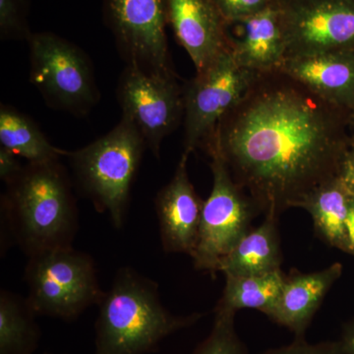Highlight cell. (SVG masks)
Segmentation results:
<instances>
[{
    "mask_svg": "<svg viewBox=\"0 0 354 354\" xmlns=\"http://www.w3.org/2000/svg\"><path fill=\"white\" fill-rule=\"evenodd\" d=\"M44 354H55V353H44Z\"/></svg>",
    "mask_w": 354,
    "mask_h": 354,
    "instance_id": "4dcf8cb0",
    "label": "cell"
},
{
    "mask_svg": "<svg viewBox=\"0 0 354 354\" xmlns=\"http://www.w3.org/2000/svg\"><path fill=\"white\" fill-rule=\"evenodd\" d=\"M342 274L341 263L309 274L293 270L285 276L281 297L270 318L295 333V337H304L324 298Z\"/></svg>",
    "mask_w": 354,
    "mask_h": 354,
    "instance_id": "9a60e30c",
    "label": "cell"
},
{
    "mask_svg": "<svg viewBox=\"0 0 354 354\" xmlns=\"http://www.w3.org/2000/svg\"><path fill=\"white\" fill-rule=\"evenodd\" d=\"M27 0H0V34L2 39H29Z\"/></svg>",
    "mask_w": 354,
    "mask_h": 354,
    "instance_id": "603a6c76",
    "label": "cell"
},
{
    "mask_svg": "<svg viewBox=\"0 0 354 354\" xmlns=\"http://www.w3.org/2000/svg\"><path fill=\"white\" fill-rule=\"evenodd\" d=\"M339 342L342 354H354V320L344 324Z\"/></svg>",
    "mask_w": 354,
    "mask_h": 354,
    "instance_id": "83f0119b",
    "label": "cell"
},
{
    "mask_svg": "<svg viewBox=\"0 0 354 354\" xmlns=\"http://www.w3.org/2000/svg\"><path fill=\"white\" fill-rule=\"evenodd\" d=\"M24 167L18 162L17 156L10 151L0 148V178L4 183H12L20 176Z\"/></svg>",
    "mask_w": 354,
    "mask_h": 354,
    "instance_id": "484cf974",
    "label": "cell"
},
{
    "mask_svg": "<svg viewBox=\"0 0 354 354\" xmlns=\"http://www.w3.org/2000/svg\"><path fill=\"white\" fill-rule=\"evenodd\" d=\"M262 354H342V351L339 341L312 344L304 337H295L290 346L270 349Z\"/></svg>",
    "mask_w": 354,
    "mask_h": 354,
    "instance_id": "d4e9b609",
    "label": "cell"
},
{
    "mask_svg": "<svg viewBox=\"0 0 354 354\" xmlns=\"http://www.w3.org/2000/svg\"><path fill=\"white\" fill-rule=\"evenodd\" d=\"M236 24L241 36L230 38L236 62L254 72L278 69L286 59V43L277 2Z\"/></svg>",
    "mask_w": 354,
    "mask_h": 354,
    "instance_id": "2e32d148",
    "label": "cell"
},
{
    "mask_svg": "<svg viewBox=\"0 0 354 354\" xmlns=\"http://www.w3.org/2000/svg\"><path fill=\"white\" fill-rule=\"evenodd\" d=\"M324 101L354 111V50L328 51L286 58L279 67Z\"/></svg>",
    "mask_w": 354,
    "mask_h": 354,
    "instance_id": "5bb4252c",
    "label": "cell"
},
{
    "mask_svg": "<svg viewBox=\"0 0 354 354\" xmlns=\"http://www.w3.org/2000/svg\"><path fill=\"white\" fill-rule=\"evenodd\" d=\"M286 58L354 50V0H277Z\"/></svg>",
    "mask_w": 354,
    "mask_h": 354,
    "instance_id": "30bf717a",
    "label": "cell"
},
{
    "mask_svg": "<svg viewBox=\"0 0 354 354\" xmlns=\"http://www.w3.org/2000/svg\"><path fill=\"white\" fill-rule=\"evenodd\" d=\"M346 227H348L349 245H351V254L354 255V198L353 203H351V209H349L348 221H346Z\"/></svg>",
    "mask_w": 354,
    "mask_h": 354,
    "instance_id": "f1b7e54d",
    "label": "cell"
},
{
    "mask_svg": "<svg viewBox=\"0 0 354 354\" xmlns=\"http://www.w3.org/2000/svg\"><path fill=\"white\" fill-rule=\"evenodd\" d=\"M27 298L0 292V354H35L41 332Z\"/></svg>",
    "mask_w": 354,
    "mask_h": 354,
    "instance_id": "44dd1931",
    "label": "cell"
},
{
    "mask_svg": "<svg viewBox=\"0 0 354 354\" xmlns=\"http://www.w3.org/2000/svg\"><path fill=\"white\" fill-rule=\"evenodd\" d=\"M349 135H351V145L354 146V111L349 116Z\"/></svg>",
    "mask_w": 354,
    "mask_h": 354,
    "instance_id": "f546056e",
    "label": "cell"
},
{
    "mask_svg": "<svg viewBox=\"0 0 354 354\" xmlns=\"http://www.w3.org/2000/svg\"><path fill=\"white\" fill-rule=\"evenodd\" d=\"M256 74L242 67L230 48L183 86L184 152L190 155L208 143Z\"/></svg>",
    "mask_w": 354,
    "mask_h": 354,
    "instance_id": "52a82bcc",
    "label": "cell"
},
{
    "mask_svg": "<svg viewBox=\"0 0 354 354\" xmlns=\"http://www.w3.org/2000/svg\"><path fill=\"white\" fill-rule=\"evenodd\" d=\"M104 16L127 64L150 73L172 71L167 0H104Z\"/></svg>",
    "mask_w": 354,
    "mask_h": 354,
    "instance_id": "8fae6325",
    "label": "cell"
},
{
    "mask_svg": "<svg viewBox=\"0 0 354 354\" xmlns=\"http://www.w3.org/2000/svg\"><path fill=\"white\" fill-rule=\"evenodd\" d=\"M27 301L37 316L75 320L104 291L93 258L73 247L53 249L29 257L25 269Z\"/></svg>",
    "mask_w": 354,
    "mask_h": 354,
    "instance_id": "5b68a950",
    "label": "cell"
},
{
    "mask_svg": "<svg viewBox=\"0 0 354 354\" xmlns=\"http://www.w3.org/2000/svg\"><path fill=\"white\" fill-rule=\"evenodd\" d=\"M337 177L349 194L354 198V146L351 145L342 158Z\"/></svg>",
    "mask_w": 354,
    "mask_h": 354,
    "instance_id": "4316f807",
    "label": "cell"
},
{
    "mask_svg": "<svg viewBox=\"0 0 354 354\" xmlns=\"http://www.w3.org/2000/svg\"><path fill=\"white\" fill-rule=\"evenodd\" d=\"M234 312L215 310L213 329L192 354H249L234 326Z\"/></svg>",
    "mask_w": 354,
    "mask_h": 354,
    "instance_id": "7402d4cb",
    "label": "cell"
},
{
    "mask_svg": "<svg viewBox=\"0 0 354 354\" xmlns=\"http://www.w3.org/2000/svg\"><path fill=\"white\" fill-rule=\"evenodd\" d=\"M0 143L2 148L35 164L59 160L66 152L51 145L31 118L6 104L0 108Z\"/></svg>",
    "mask_w": 354,
    "mask_h": 354,
    "instance_id": "d6986e66",
    "label": "cell"
},
{
    "mask_svg": "<svg viewBox=\"0 0 354 354\" xmlns=\"http://www.w3.org/2000/svg\"><path fill=\"white\" fill-rule=\"evenodd\" d=\"M146 142L131 121L120 122L102 138L73 152L69 158L79 188L100 213H108L116 230L123 227L130 190Z\"/></svg>",
    "mask_w": 354,
    "mask_h": 354,
    "instance_id": "277c9868",
    "label": "cell"
},
{
    "mask_svg": "<svg viewBox=\"0 0 354 354\" xmlns=\"http://www.w3.org/2000/svg\"><path fill=\"white\" fill-rule=\"evenodd\" d=\"M278 218H268L252 227L221 261L218 272L225 276H260L279 271L281 255Z\"/></svg>",
    "mask_w": 354,
    "mask_h": 354,
    "instance_id": "e0dca14e",
    "label": "cell"
},
{
    "mask_svg": "<svg viewBox=\"0 0 354 354\" xmlns=\"http://www.w3.org/2000/svg\"><path fill=\"white\" fill-rule=\"evenodd\" d=\"M286 274L279 271L260 276H225L223 297L215 310L236 313L255 309L271 317L283 290Z\"/></svg>",
    "mask_w": 354,
    "mask_h": 354,
    "instance_id": "ffe728a7",
    "label": "cell"
},
{
    "mask_svg": "<svg viewBox=\"0 0 354 354\" xmlns=\"http://www.w3.org/2000/svg\"><path fill=\"white\" fill-rule=\"evenodd\" d=\"M228 26L236 24L276 3L277 0H214Z\"/></svg>",
    "mask_w": 354,
    "mask_h": 354,
    "instance_id": "cb8c5ba5",
    "label": "cell"
},
{
    "mask_svg": "<svg viewBox=\"0 0 354 354\" xmlns=\"http://www.w3.org/2000/svg\"><path fill=\"white\" fill-rule=\"evenodd\" d=\"M122 116L131 121L156 157L184 116L183 87L176 74L150 73L127 64L118 88Z\"/></svg>",
    "mask_w": 354,
    "mask_h": 354,
    "instance_id": "9c48e42d",
    "label": "cell"
},
{
    "mask_svg": "<svg viewBox=\"0 0 354 354\" xmlns=\"http://www.w3.org/2000/svg\"><path fill=\"white\" fill-rule=\"evenodd\" d=\"M211 157L213 188L203 203L198 241L192 258L195 269L215 274L221 261L251 230L260 211L245 191L235 183L216 151Z\"/></svg>",
    "mask_w": 354,
    "mask_h": 354,
    "instance_id": "8992f818",
    "label": "cell"
},
{
    "mask_svg": "<svg viewBox=\"0 0 354 354\" xmlns=\"http://www.w3.org/2000/svg\"><path fill=\"white\" fill-rule=\"evenodd\" d=\"M1 199L4 227L28 256L71 247L78 209L71 183L59 160L29 162Z\"/></svg>",
    "mask_w": 354,
    "mask_h": 354,
    "instance_id": "7a4b0ae2",
    "label": "cell"
},
{
    "mask_svg": "<svg viewBox=\"0 0 354 354\" xmlns=\"http://www.w3.org/2000/svg\"><path fill=\"white\" fill-rule=\"evenodd\" d=\"M349 116L281 70L257 72L204 148L220 153L265 218L279 220L337 176Z\"/></svg>",
    "mask_w": 354,
    "mask_h": 354,
    "instance_id": "6da1fadb",
    "label": "cell"
},
{
    "mask_svg": "<svg viewBox=\"0 0 354 354\" xmlns=\"http://www.w3.org/2000/svg\"><path fill=\"white\" fill-rule=\"evenodd\" d=\"M167 21L196 72L230 48L228 26L214 0H167Z\"/></svg>",
    "mask_w": 354,
    "mask_h": 354,
    "instance_id": "7c38bea8",
    "label": "cell"
},
{
    "mask_svg": "<svg viewBox=\"0 0 354 354\" xmlns=\"http://www.w3.org/2000/svg\"><path fill=\"white\" fill-rule=\"evenodd\" d=\"M353 200L337 176L310 193L300 207L312 216L316 234L324 242L349 254L346 221Z\"/></svg>",
    "mask_w": 354,
    "mask_h": 354,
    "instance_id": "ac0fdd59",
    "label": "cell"
},
{
    "mask_svg": "<svg viewBox=\"0 0 354 354\" xmlns=\"http://www.w3.org/2000/svg\"><path fill=\"white\" fill-rule=\"evenodd\" d=\"M189 153L183 152L174 177L155 199L160 241L167 253L194 252L199 234L203 203L187 171Z\"/></svg>",
    "mask_w": 354,
    "mask_h": 354,
    "instance_id": "4fadbf2b",
    "label": "cell"
},
{
    "mask_svg": "<svg viewBox=\"0 0 354 354\" xmlns=\"http://www.w3.org/2000/svg\"><path fill=\"white\" fill-rule=\"evenodd\" d=\"M31 82L53 108L84 114L99 99L90 60L78 46L51 32L28 39Z\"/></svg>",
    "mask_w": 354,
    "mask_h": 354,
    "instance_id": "ba28073f",
    "label": "cell"
},
{
    "mask_svg": "<svg viewBox=\"0 0 354 354\" xmlns=\"http://www.w3.org/2000/svg\"><path fill=\"white\" fill-rule=\"evenodd\" d=\"M95 321V354H149L203 314H171L160 299L158 286L132 268H121L104 292Z\"/></svg>",
    "mask_w": 354,
    "mask_h": 354,
    "instance_id": "3957f363",
    "label": "cell"
}]
</instances>
